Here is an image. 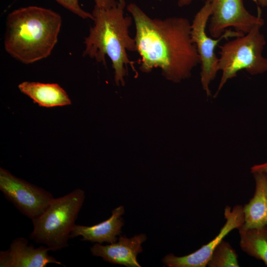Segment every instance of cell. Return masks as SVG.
Wrapping results in <instances>:
<instances>
[{
  "label": "cell",
  "instance_id": "cell-1",
  "mask_svg": "<svg viewBox=\"0 0 267 267\" xmlns=\"http://www.w3.org/2000/svg\"><path fill=\"white\" fill-rule=\"evenodd\" d=\"M126 9L134 24L140 70L147 73L159 68L166 79L176 83L189 78L200 64L189 20L177 16L152 18L134 2Z\"/></svg>",
  "mask_w": 267,
  "mask_h": 267
},
{
  "label": "cell",
  "instance_id": "cell-2",
  "mask_svg": "<svg viewBox=\"0 0 267 267\" xmlns=\"http://www.w3.org/2000/svg\"><path fill=\"white\" fill-rule=\"evenodd\" d=\"M126 7L125 0H118L115 6L108 8L95 5L91 13L94 24L84 41V56L105 66L106 56L110 59L117 85L124 84L129 64L135 70L134 62L128 55V51H136V47L129 32L133 18L124 14Z\"/></svg>",
  "mask_w": 267,
  "mask_h": 267
},
{
  "label": "cell",
  "instance_id": "cell-3",
  "mask_svg": "<svg viewBox=\"0 0 267 267\" xmlns=\"http://www.w3.org/2000/svg\"><path fill=\"white\" fill-rule=\"evenodd\" d=\"M60 14L37 6L21 7L7 15L4 40L5 51L26 64L46 58L58 41Z\"/></svg>",
  "mask_w": 267,
  "mask_h": 267
},
{
  "label": "cell",
  "instance_id": "cell-4",
  "mask_svg": "<svg viewBox=\"0 0 267 267\" xmlns=\"http://www.w3.org/2000/svg\"><path fill=\"white\" fill-rule=\"evenodd\" d=\"M85 199V191L79 188L53 198L44 211L32 220L33 229L30 238L47 247L50 251L67 247Z\"/></svg>",
  "mask_w": 267,
  "mask_h": 267
},
{
  "label": "cell",
  "instance_id": "cell-5",
  "mask_svg": "<svg viewBox=\"0 0 267 267\" xmlns=\"http://www.w3.org/2000/svg\"><path fill=\"white\" fill-rule=\"evenodd\" d=\"M262 27L257 25L243 36L219 45L218 68L222 75L216 95L240 70H245L252 75L267 72V58L263 55L266 41L260 31Z\"/></svg>",
  "mask_w": 267,
  "mask_h": 267
},
{
  "label": "cell",
  "instance_id": "cell-6",
  "mask_svg": "<svg viewBox=\"0 0 267 267\" xmlns=\"http://www.w3.org/2000/svg\"><path fill=\"white\" fill-rule=\"evenodd\" d=\"M211 14V5L210 1L206 0L195 14L191 26V39L196 46L200 57L201 83L207 96L211 95L210 85L219 71V58L215 52L216 46L222 40L244 35L230 28L218 38H210L206 32V28Z\"/></svg>",
  "mask_w": 267,
  "mask_h": 267
},
{
  "label": "cell",
  "instance_id": "cell-7",
  "mask_svg": "<svg viewBox=\"0 0 267 267\" xmlns=\"http://www.w3.org/2000/svg\"><path fill=\"white\" fill-rule=\"evenodd\" d=\"M0 190L20 213L31 220L41 215L54 198L51 193L0 168Z\"/></svg>",
  "mask_w": 267,
  "mask_h": 267
},
{
  "label": "cell",
  "instance_id": "cell-8",
  "mask_svg": "<svg viewBox=\"0 0 267 267\" xmlns=\"http://www.w3.org/2000/svg\"><path fill=\"white\" fill-rule=\"evenodd\" d=\"M211 14L208 30L211 36L219 38L228 28L243 34L255 26H263L264 20L261 14L255 16L245 8L243 0H209Z\"/></svg>",
  "mask_w": 267,
  "mask_h": 267
},
{
  "label": "cell",
  "instance_id": "cell-9",
  "mask_svg": "<svg viewBox=\"0 0 267 267\" xmlns=\"http://www.w3.org/2000/svg\"><path fill=\"white\" fill-rule=\"evenodd\" d=\"M226 222L218 234L207 244L187 255L177 257L169 254L164 257L163 263L169 267H205L216 247L229 232L238 229L244 223L243 206L235 205L231 209L227 206L224 209Z\"/></svg>",
  "mask_w": 267,
  "mask_h": 267
},
{
  "label": "cell",
  "instance_id": "cell-10",
  "mask_svg": "<svg viewBox=\"0 0 267 267\" xmlns=\"http://www.w3.org/2000/svg\"><path fill=\"white\" fill-rule=\"evenodd\" d=\"M49 249L42 245L35 248L24 237L14 239L9 248L0 252V267H45L48 264L62 265L48 254Z\"/></svg>",
  "mask_w": 267,
  "mask_h": 267
},
{
  "label": "cell",
  "instance_id": "cell-11",
  "mask_svg": "<svg viewBox=\"0 0 267 267\" xmlns=\"http://www.w3.org/2000/svg\"><path fill=\"white\" fill-rule=\"evenodd\" d=\"M146 239L144 233L131 238L121 236L117 243L105 246L96 243L90 247V250L92 255L101 257L106 262L129 267H140L136 257L142 252L141 244Z\"/></svg>",
  "mask_w": 267,
  "mask_h": 267
},
{
  "label": "cell",
  "instance_id": "cell-12",
  "mask_svg": "<svg viewBox=\"0 0 267 267\" xmlns=\"http://www.w3.org/2000/svg\"><path fill=\"white\" fill-rule=\"evenodd\" d=\"M124 207L120 206L112 211L111 216L107 220L92 226L75 224L70 238L81 236L82 241H88L101 244L103 242L113 243L117 240L116 236L121 232L124 224L121 217L124 213Z\"/></svg>",
  "mask_w": 267,
  "mask_h": 267
},
{
  "label": "cell",
  "instance_id": "cell-13",
  "mask_svg": "<svg viewBox=\"0 0 267 267\" xmlns=\"http://www.w3.org/2000/svg\"><path fill=\"white\" fill-rule=\"evenodd\" d=\"M255 190L253 197L243 206L245 228L267 225V174L253 171Z\"/></svg>",
  "mask_w": 267,
  "mask_h": 267
},
{
  "label": "cell",
  "instance_id": "cell-14",
  "mask_svg": "<svg viewBox=\"0 0 267 267\" xmlns=\"http://www.w3.org/2000/svg\"><path fill=\"white\" fill-rule=\"evenodd\" d=\"M18 87L40 106L52 107L71 103L67 92L57 84L26 81L20 83Z\"/></svg>",
  "mask_w": 267,
  "mask_h": 267
},
{
  "label": "cell",
  "instance_id": "cell-15",
  "mask_svg": "<svg viewBox=\"0 0 267 267\" xmlns=\"http://www.w3.org/2000/svg\"><path fill=\"white\" fill-rule=\"evenodd\" d=\"M238 229L242 250L267 266V225Z\"/></svg>",
  "mask_w": 267,
  "mask_h": 267
},
{
  "label": "cell",
  "instance_id": "cell-16",
  "mask_svg": "<svg viewBox=\"0 0 267 267\" xmlns=\"http://www.w3.org/2000/svg\"><path fill=\"white\" fill-rule=\"evenodd\" d=\"M238 256L230 243L223 239L214 249L207 266L209 267H238Z\"/></svg>",
  "mask_w": 267,
  "mask_h": 267
},
{
  "label": "cell",
  "instance_id": "cell-17",
  "mask_svg": "<svg viewBox=\"0 0 267 267\" xmlns=\"http://www.w3.org/2000/svg\"><path fill=\"white\" fill-rule=\"evenodd\" d=\"M59 4L83 19L93 20L92 13L83 10L79 3V0H54Z\"/></svg>",
  "mask_w": 267,
  "mask_h": 267
},
{
  "label": "cell",
  "instance_id": "cell-18",
  "mask_svg": "<svg viewBox=\"0 0 267 267\" xmlns=\"http://www.w3.org/2000/svg\"><path fill=\"white\" fill-rule=\"evenodd\" d=\"M95 5L101 8H108L115 6L117 3L116 0H94Z\"/></svg>",
  "mask_w": 267,
  "mask_h": 267
},
{
  "label": "cell",
  "instance_id": "cell-19",
  "mask_svg": "<svg viewBox=\"0 0 267 267\" xmlns=\"http://www.w3.org/2000/svg\"><path fill=\"white\" fill-rule=\"evenodd\" d=\"M251 171H260L267 174V161L260 164L254 165L252 167Z\"/></svg>",
  "mask_w": 267,
  "mask_h": 267
},
{
  "label": "cell",
  "instance_id": "cell-20",
  "mask_svg": "<svg viewBox=\"0 0 267 267\" xmlns=\"http://www.w3.org/2000/svg\"><path fill=\"white\" fill-rule=\"evenodd\" d=\"M161 1L162 0H157ZM193 0H178V4L179 7H183L190 4Z\"/></svg>",
  "mask_w": 267,
  "mask_h": 267
},
{
  "label": "cell",
  "instance_id": "cell-21",
  "mask_svg": "<svg viewBox=\"0 0 267 267\" xmlns=\"http://www.w3.org/2000/svg\"><path fill=\"white\" fill-rule=\"evenodd\" d=\"M256 1L262 7L267 6V0H256Z\"/></svg>",
  "mask_w": 267,
  "mask_h": 267
}]
</instances>
